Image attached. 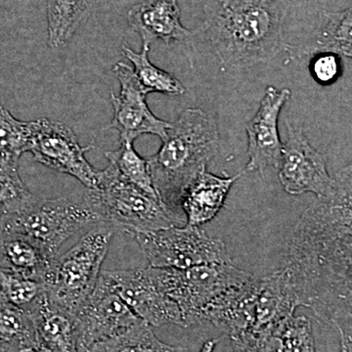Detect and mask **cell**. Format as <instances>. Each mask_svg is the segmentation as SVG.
<instances>
[{
  "mask_svg": "<svg viewBox=\"0 0 352 352\" xmlns=\"http://www.w3.org/2000/svg\"><path fill=\"white\" fill-rule=\"evenodd\" d=\"M283 268L298 305L339 333L340 349L352 351V164L335 175L327 197L303 212Z\"/></svg>",
  "mask_w": 352,
  "mask_h": 352,
  "instance_id": "obj_1",
  "label": "cell"
},
{
  "mask_svg": "<svg viewBox=\"0 0 352 352\" xmlns=\"http://www.w3.org/2000/svg\"><path fill=\"white\" fill-rule=\"evenodd\" d=\"M288 9V0H206L205 20L194 36L205 38L227 67L266 63L287 50Z\"/></svg>",
  "mask_w": 352,
  "mask_h": 352,
  "instance_id": "obj_2",
  "label": "cell"
},
{
  "mask_svg": "<svg viewBox=\"0 0 352 352\" xmlns=\"http://www.w3.org/2000/svg\"><path fill=\"white\" fill-rule=\"evenodd\" d=\"M217 120L200 108H189L175 120L156 154L147 159L162 205L179 219L185 192L207 170L219 150Z\"/></svg>",
  "mask_w": 352,
  "mask_h": 352,
  "instance_id": "obj_3",
  "label": "cell"
},
{
  "mask_svg": "<svg viewBox=\"0 0 352 352\" xmlns=\"http://www.w3.org/2000/svg\"><path fill=\"white\" fill-rule=\"evenodd\" d=\"M85 201L100 215L102 221L129 236L185 226L159 199L126 182L110 164L99 171L98 184L95 189H87Z\"/></svg>",
  "mask_w": 352,
  "mask_h": 352,
  "instance_id": "obj_4",
  "label": "cell"
},
{
  "mask_svg": "<svg viewBox=\"0 0 352 352\" xmlns=\"http://www.w3.org/2000/svg\"><path fill=\"white\" fill-rule=\"evenodd\" d=\"M298 307L295 289L282 267L234 289L227 298L226 316L234 333L278 332Z\"/></svg>",
  "mask_w": 352,
  "mask_h": 352,
  "instance_id": "obj_5",
  "label": "cell"
},
{
  "mask_svg": "<svg viewBox=\"0 0 352 352\" xmlns=\"http://www.w3.org/2000/svg\"><path fill=\"white\" fill-rule=\"evenodd\" d=\"M149 267L157 286L179 307L184 328L205 322L206 312L217 298L254 277L233 263L201 264L187 270Z\"/></svg>",
  "mask_w": 352,
  "mask_h": 352,
  "instance_id": "obj_6",
  "label": "cell"
},
{
  "mask_svg": "<svg viewBox=\"0 0 352 352\" xmlns=\"http://www.w3.org/2000/svg\"><path fill=\"white\" fill-rule=\"evenodd\" d=\"M116 230L111 224L91 229L63 256L55 259L45 281L46 292L72 315L96 287Z\"/></svg>",
  "mask_w": 352,
  "mask_h": 352,
  "instance_id": "obj_7",
  "label": "cell"
},
{
  "mask_svg": "<svg viewBox=\"0 0 352 352\" xmlns=\"http://www.w3.org/2000/svg\"><path fill=\"white\" fill-rule=\"evenodd\" d=\"M103 222L87 201L68 198H36L19 214L9 217L0 230H11L31 238L57 258L60 247L89 224Z\"/></svg>",
  "mask_w": 352,
  "mask_h": 352,
  "instance_id": "obj_8",
  "label": "cell"
},
{
  "mask_svg": "<svg viewBox=\"0 0 352 352\" xmlns=\"http://www.w3.org/2000/svg\"><path fill=\"white\" fill-rule=\"evenodd\" d=\"M151 267L187 270L208 263H232L226 244L200 227L185 224L132 234Z\"/></svg>",
  "mask_w": 352,
  "mask_h": 352,
  "instance_id": "obj_9",
  "label": "cell"
},
{
  "mask_svg": "<svg viewBox=\"0 0 352 352\" xmlns=\"http://www.w3.org/2000/svg\"><path fill=\"white\" fill-rule=\"evenodd\" d=\"M73 316L80 352H87L97 342L111 339L141 321L118 293L107 271H102L91 295Z\"/></svg>",
  "mask_w": 352,
  "mask_h": 352,
  "instance_id": "obj_10",
  "label": "cell"
},
{
  "mask_svg": "<svg viewBox=\"0 0 352 352\" xmlns=\"http://www.w3.org/2000/svg\"><path fill=\"white\" fill-rule=\"evenodd\" d=\"M92 148L80 146L75 132L62 122L47 119L34 122L29 152L34 160L51 170L73 176L87 189H95L98 184L99 170L85 157Z\"/></svg>",
  "mask_w": 352,
  "mask_h": 352,
  "instance_id": "obj_11",
  "label": "cell"
},
{
  "mask_svg": "<svg viewBox=\"0 0 352 352\" xmlns=\"http://www.w3.org/2000/svg\"><path fill=\"white\" fill-rule=\"evenodd\" d=\"M287 138L283 143L279 179L289 195L312 193L317 199L325 198L333 186L326 157L310 144L300 127L286 122Z\"/></svg>",
  "mask_w": 352,
  "mask_h": 352,
  "instance_id": "obj_12",
  "label": "cell"
},
{
  "mask_svg": "<svg viewBox=\"0 0 352 352\" xmlns=\"http://www.w3.org/2000/svg\"><path fill=\"white\" fill-rule=\"evenodd\" d=\"M113 74L120 85L119 95L111 94L113 118L108 129L119 132L120 143L131 142L143 134H153L164 140L173 124L157 118L148 107V94L139 82L133 69L119 62L113 66Z\"/></svg>",
  "mask_w": 352,
  "mask_h": 352,
  "instance_id": "obj_13",
  "label": "cell"
},
{
  "mask_svg": "<svg viewBox=\"0 0 352 352\" xmlns=\"http://www.w3.org/2000/svg\"><path fill=\"white\" fill-rule=\"evenodd\" d=\"M107 273L122 300L141 320L153 327L168 324L184 327L179 307L157 286L150 267Z\"/></svg>",
  "mask_w": 352,
  "mask_h": 352,
  "instance_id": "obj_14",
  "label": "cell"
},
{
  "mask_svg": "<svg viewBox=\"0 0 352 352\" xmlns=\"http://www.w3.org/2000/svg\"><path fill=\"white\" fill-rule=\"evenodd\" d=\"M291 95L288 88H266L258 110L247 126L249 162L245 171L263 173L267 168H279L283 143L280 138L278 122Z\"/></svg>",
  "mask_w": 352,
  "mask_h": 352,
  "instance_id": "obj_15",
  "label": "cell"
},
{
  "mask_svg": "<svg viewBox=\"0 0 352 352\" xmlns=\"http://www.w3.org/2000/svg\"><path fill=\"white\" fill-rule=\"evenodd\" d=\"M127 20L142 39L143 50H150L157 41L189 43L193 32L180 21V9L176 0H145L129 9Z\"/></svg>",
  "mask_w": 352,
  "mask_h": 352,
  "instance_id": "obj_16",
  "label": "cell"
},
{
  "mask_svg": "<svg viewBox=\"0 0 352 352\" xmlns=\"http://www.w3.org/2000/svg\"><path fill=\"white\" fill-rule=\"evenodd\" d=\"M38 344L50 352H80L75 319L44 292L27 310Z\"/></svg>",
  "mask_w": 352,
  "mask_h": 352,
  "instance_id": "obj_17",
  "label": "cell"
},
{
  "mask_svg": "<svg viewBox=\"0 0 352 352\" xmlns=\"http://www.w3.org/2000/svg\"><path fill=\"white\" fill-rule=\"evenodd\" d=\"M55 259L23 234L0 230V268L45 284Z\"/></svg>",
  "mask_w": 352,
  "mask_h": 352,
  "instance_id": "obj_18",
  "label": "cell"
},
{
  "mask_svg": "<svg viewBox=\"0 0 352 352\" xmlns=\"http://www.w3.org/2000/svg\"><path fill=\"white\" fill-rule=\"evenodd\" d=\"M242 173L220 177L207 170L201 171L185 192L182 210L186 214V224L200 227L214 219L226 203L234 183Z\"/></svg>",
  "mask_w": 352,
  "mask_h": 352,
  "instance_id": "obj_19",
  "label": "cell"
},
{
  "mask_svg": "<svg viewBox=\"0 0 352 352\" xmlns=\"http://www.w3.org/2000/svg\"><path fill=\"white\" fill-rule=\"evenodd\" d=\"M96 0H46L48 45L66 47L82 23L89 17Z\"/></svg>",
  "mask_w": 352,
  "mask_h": 352,
  "instance_id": "obj_20",
  "label": "cell"
},
{
  "mask_svg": "<svg viewBox=\"0 0 352 352\" xmlns=\"http://www.w3.org/2000/svg\"><path fill=\"white\" fill-rule=\"evenodd\" d=\"M325 24L314 43L302 50L287 46V51L303 54H317L321 52L335 53L352 59V6L338 12H324Z\"/></svg>",
  "mask_w": 352,
  "mask_h": 352,
  "instance_id": "obj_21",
  "label": "cell"
},
{
  "mask_svg": "<svg viewBox=\"0 0 352 352\" xmlns=\"http://www.w3.org/2000/svg\"><path fill=\"white\" fill-rule=\"evenodd\" d=\"M182 346L161 342L149 324L141 320L111 339L97 342L87 352H184Z\"/></svg>",
  "mask_w": 352,
  "mask_h": 352,
  "instance_id": "obj_22",
  "label": "cell"
},
{
  "mask_svg": "<svg viewBox=\"0 0 352 352\" xmlns=\"http://www.w3.org/2000/svg\"><path fill=\"white\" fill-rule=\"evenodd\" d=\"M18 163L19 160L0 155V227L36 198L21 179Z\"/></svg>",
  "mask_w": 352,
  "mask_h": 352,
  "instance_id": "obj_23",
  "label": "cell"
},
{
  "mask_svg": "<svg viewBox=\"0 0 352 352\" xmlns=\"http://www.w3.org/2000/svg\"><path fill=\"white\" fill-rule=\"evenodd\" d=\"M122 51L127 59L133 65L134 74L148 94L159 92L179 96L186 91L184 85L175 76L152 64L148 55L150 50L142 48L141 52H135L126 45H124Z\"/></svg>",
  "mask_w": 352,
  "mask_h": 352,
  "instance_id": "obj_24",
  "label": "cell"
},
{
  "mask_svg": "<svg viewBox=\"0 0 352 352\" xmlns=\"http://www.w3.org/2000/svg\"><path fill=\"white\" fill-rule=\"evenodd\" d=\"M105 157L124 179L157 198L147 159L138 155L134 149L133 143L122 142L119 149L106 152Z\"/></svg>",
  "mask_w": 352,
  "mask_h": 352,
  "instance_id": "obj_25",
  "label": "cell"
},
{
  "mask_svg": "<svg viewBox=\"0 0 352 352\" xmlns=\"http://www.w3.org/2000/svg\"><path fill=\"white\" fill-rule=\"evenodd\" d=\"M36 342V330L28 312L7 303L0 305V344L9 349Z\"/></svg>",
  "mask_w": 352,
  "mask_h": 352,
  "instance_id": "obj_26",
  "label": "cell"
},
{
  "mask_svg": "<svg viewBox=\"0 0 352 352\" xmlns=\"http://www.w3.org/2000/svg\"><path fill=\"white\" fill-rule=\"evenodd\" d=\"M34 122H21L0 106V155L19 160L21 155L29 152Z\"/></svg>",
  "mask_w": 352,
  "mask_h": 352,
  "instance_id": "obj_27",
  "label": "cell"
},
{
  "mask_svg": "<svg viewBox=\"0 0 352 352\" xmlns=\"http://www.w3.org/2000/svg\"><path fill=\"white\" fill-rule=\"evenodd\" d=\"M45 291L43 282L0 268V295L7 305L27 311Z\"/></svg>",
  "mask_w": 352,
  "mask_h": 352,
  "instance_id": "obj_28",
  "label": "cell"
},
{
  "mask_svg": "<svg viewBox=\"0 0 352 352\" xmlns=\"http://www.w3.org/2000/svg\"><path fill=\"white\" fill-rule=\"evenodd\" d=\"M282 352H316L311 321L295 315L284 321L278 330Z\"/></svg>",
  "mask_w": 352,
  "mask_h": 352,
  "instance_id": "obj_29",
  "label": "cell"
},
{
  "mask_svg": "<svg viewBox=\"0 0 352 352\" xmlns=\"http://www.w3.org/2000/svg\"><path fill=\"white\" fill-rule=\"evenodd\" d=\"M236 352H282L278 332H243L230 338Z\"/></svg>",
  "mask_w": 352,
  "mask_h": 352,
  "instance_id": "obj_30",
  "label": "cell"
},
{
  "mask_svg": "<svg viewBox=\"0 0 352 352\" xmlns=\"http://www.w3.org/2000/svg\"><path fill=\"white\" fill-rule=\"evenodd\" d=\"M310 73L317 82L328 85L335 82L342 74L339 55L331 52L315 54L309 66Z\"/></svg>",
  "mask_w": 352,
  "mask_h": 352,
  "instance_id": "obj_31",
  "label": "cell"
},
{
  "mask_svg": "<svg viewBox=\"0 0 352 352\" xmlns=\"http://www.w3.org/2000/svg\"><path fill=\"white\" fill-rule=\"evenodd\" d=\"M7 351L8 352H50L47 349L41 346L38 342L18 344V346L11 347Z\"/></svg>",
  "mask_w": 352,
  "mask_h": 352,
  "instance_id": "obj_32",
  "label": "cell"
},
{
  "mask_svg": "<svg viewBox=\"0 0 352 352\" xmlns=\"http://www.w3.org/2000/svg\"><path fill=\"white\" fill-rule=\"evenodd\" d=\"M219 340H208L201 346L200 352H214Z\"/></svg>",
  "mask_w": 352,
  "mask_h": 352,
  "instance_id": "obj_33",
  "label": "cell"
},
{
  "mask_svg": "<svg viewBox=\"0 0 352 352\" xmlns=\"http://www.w3.org/2000/svg\"><path fill=\"white\" fill-rule=\"evenodd\" d=\"M0 352H8V351H7L6 346H1V344H0Z\"/></svg>",
  "mask_w": 352,
  "mask_h": 352,
  "instance_id": "obj_34",
  "label": "cell"
},
{
  "mask_svg": "<svg viewBox=\"0 0 352 352\" xmlns=\"http://www.w3.org/2000/svg\"><path fill=\"white\" fill-rule=\"evenodd\" d=\"M2 303H6L3 302V300H2L1 295H0V305H2Z\"/></svg>",
  "mask_w": 352,
  "mask_h": 352,
  "instance_id": "obj_35",
  "label": "cell"
},
{
  "mask_svg": "<svg viewBox=\"0 0 352 352\" xmlns=\"http://www.w3.org/2000/svg\"><path fill=\"white\" fill-rule=\"evenodd\" d=\"M340 352H352V351H344V349H340Z\"/></svg>",
  "mask_w": 352,
  "mask_h": 352,
  "instance_id": "obj_36",
  "label": "cell"
}]
</instances>
